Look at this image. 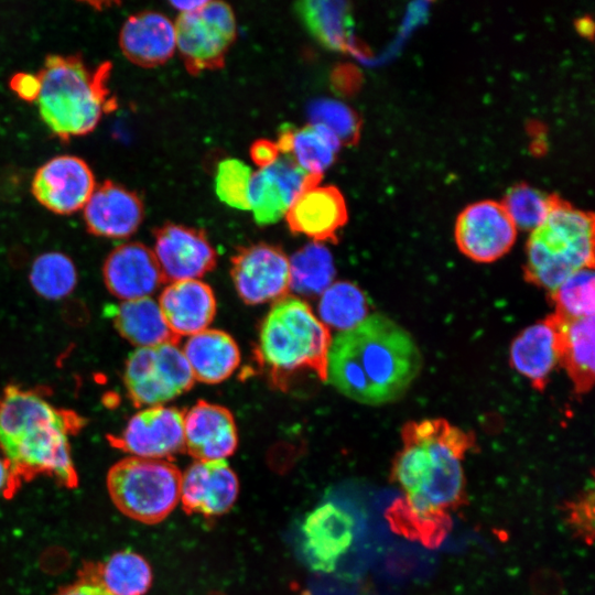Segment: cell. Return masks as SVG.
Instances as JSON below:
<instances>
[{
  "label": "cell",
  "instance_id": "39",
  "mask_svg": "<svg viewBox=\"0 0 595 595\" xmlns=\"http://www.w3.org/2000/svg\"><path fill=\"white\" fill-rule=\"evenodd\" d=\"M10 87L20 98L36 101L40 94V79L37 75L18 73L11 78Z\"/></svg>",
  "mask_w": 595,
  "mask_h": 595
},
{
  "label": "cell",
  "instance_id": "7",
  "mask_svg": "<svg viewBox=\"0 0 595 595\" xmlns=\"http://www.w3.org/2000/svg\"><path fill=\"white\" fill-rule=\"evenodd\" d=\"M181 480L178 468L166 459L129 456L109 468L106 486L121 513L154 524L165 519L178 504Z\"/></svg>",
  "mask_w": 595,
  "mask_h": 595
},
{
  "label": "cell",
  "instance_id": "4",
  "mask_svg": "<svg viewBox=\"0 0 595 595\" xmlns=\"http://www.w3.org/2000/svg\"><path fill=\"white\" fill-rule=\"evenodd\" d=\"M109 62L90 69L78 56L48 55L37 74L41 118L56 136L68 139L91 132L113 106L107 82Z\"/></svg>",
  "mask_w": 595,
  "mask_h": 595
},
{
  "label": "cell",
  "instance_id": "37",
  "mask_svg": "<svg viewBox=\"0 0 595 595\" xmlns=\"http://www.w3.org/2000/svg\"><path fill=\"white\" fill-rule=\"evenodd\" d=\"M250 167L237 159H226L217 166L215 191L219 199L238 209L248 210Z\"/></svg>",
  "mask_w": 595,
  "mask_h": 595
},
{
  "label": "cell",
  "instance_id": "26",
  "mask_svg": "<svg viewBox=\"0 0 595 595\" xmlns=\"http://www.w3.org/2000/svg\"><path fill=\"white\" fill-rule=\"evenodd\" d=\"M104 313L118 333L138 347L180 340L166 325L159 303L150 296L107 304Z\"/></svg>",
  "mask_w": 595,
  "mask_h": 595
},
{
  "label": "cell",
  "instance_id": "22",
  "mask_svg": "<svg viewBox=\"0 0 595 595\" xmlns=\"http://www.w3.org/2000/svg\"><path fill=\"white\" fill-rule=\"evenodd\" d=\"M119 46L122 54L138 66H160L172 57L176 48L174 24L159 12L136 13L122 24Z\"/></svg>",
  "mask_w": 595,
  "mask_h": 595
},
{
  "label": "cell",
  "instance_id": "32",
  "mask_svg": "<svg viewBox=\"0 0 595 595\" xmlns=\"http://www.w3.org/2000/svg\"><path fill=\"white\" fill-rule=\"evenodd\" d=\"M366 294L356 284L340 281L331 284L318 303V312L324 325L346 331L363 322L368 314Z\"/></svg>",
  "mask_w": 595,
  "mask_h": 595
},
{
  "label": "cell",
  "instance_id": "33",
  "mask_svg": "<svg viewBox=\"0 0 595 595\" xmlns=\"http://www.w3.org/2000/svg\"><path fill=\"white\" fill-rule=\"evenodd\" d=\"M30 282L42 298L60 300L74 290L77 283V271L74 262L66 255L46 252L33 261Z\"/></svg>",
  "mask_w": 595,
  "mask_h": 595
},
{
  "label": "cell",
  "instance_id": "31",
  "mask_svg": "<svg viewBox=\"0 0 595 595\" xmlns=\"http://www.w3.org/2000/svg\"><path fill=\"white\" fill-rule=\"evenodd\" d=\"M289 266L290 289L305 296L323 293L335 277L332 253L316 241L305 245L293 253L289 259Z\"/></svg>",
  "mask_w": 595,
  "mask_h": 595
},
{
  "label": "cell",
  "instance_id": "12",
  "mask_svg": "<svg viewBox=\"0 0 595 595\" xmlns=\"http://www.w3.org/2000/svg\"><path fill=\"white\" fill-rule=\"evenodd\" d=\"M517 237V228L501 203L480 201L468 205L455 224L459 250L476 262H493L505 256Z\"/></svg>",
  "mask_w": 595,
  "mask_h": 595
},
{
  "label": "cell",
  "instance_id": "27",
  "mask_svg": "<svg viewBox=\"0 0 595 595\" xmlns=\"http://www.w3.org/2000/svg\"><path fill=\"white\" fill-rule=\"evenodd\" d=\"M183 354L194 379L205 383L226 380L240 363V351L234 338L218 329H205L192 335Z\"/></svg>",
  "mask_w": 595,
  "mask_h": 595
},
{
  "label": "cell",
  "instance_id": "28",
  "mask_svg": "<svg viewBox=\"0 0 595 595\" xmlns=\"http://www.w3.org/2000/svg\"><path fill=\"white\" fill-rule=\"evenodd\" d=\"M283 154H289L306 172L322 175L336 160L339 140L327 129L307 125L300 129L284 126L275 142Z\"/></svg>",
  "mask_w": 595,
  "mask_h": 595
},
{
  "label": "cell",
  "instance_id": "24",
  "mask_svg": "<svg viewBox=\"0 0 595 595\" xmlns=\"http://www.w3.org/2000/svg\"><path fill=\"white\" fill-rule=\"evenodd\" d=\"M558 363V336L552 314L523 329L511 344V366L537 390H544Z\"/></svg>",
  "mask_w": 595,
  "mask_h": 595
},
{
  "label": "cell",
  "instance_id": "11",
  "mask_svg": "<svg viewBox=\"0 0 595 595\" xmlns=\"http://www.w3.org/2000/svg\"><path fill=\"white\" fill-rule=\"evenodd\" d=\"M184 412L171 407H148L130 418L109 442L130 456L164 459L185 450Z\"/></svg>",
  "mask_w": 595,
  "mask_h": 595
},
{
  "label": "cell",
  "instance_id": "2",
  "mask_svg": "<svg viewBox=\"0 0 595 595\" xmlns=\"http://www.w3.org/2000/svg\"><path fill=\"white\" fill-rule=\"evenodd\" d=\"M422 366L412 336L382 314L339 332L327 356V379L344 396L378 405L399 399Z\"/></svg>",
  "mask_w": 595,
  "mask_h": 595
},
{
  "label": "cell",
  "instance_id": "38",
  "mask_svg": "<svg viewBox=\"0 0 595 595\" xmlns=\"http://www.w3.org/2000/svg\"><path fill=\"white\" fill-rule=\"evenodd\" d=\"M569 520L573 528L583 538L593 537V490L584 493L575 501L569 505Z\"/></svg>",
  "mask_w": 595,
  "mask_h": 595
},
{
  "label": "cell",
  "instance_id": "29",
  "mask_svg": "<svg viewBox=\"0 0 595 595\" xmlns=\"http://www.w3.org/2000/svg\"><path fill=\"white\" fill-rule=\"evenodd\" d=\"M294 10L311 35L323 46L345 51L350 37V8L344 1L304 0Z\"/></svg>",
  "mask_w": 595,
  "mask_h": 595
},
{
  "label": "cell",
  "instance_id": "13",
  "mask_svg": "<svg viewBox=\"0 0 595 595\" xmlns=\"http://www.w3.org/2000/svg\"><path fill=\"white\" fill-rule=\"evenodd\" d=\"M322 175L304 171L289 154L252 174L249 206L259 225L278 221L295 198L318 185Z\"/></svg>",
  "mask_w": 595,
  "mask_h": 595
},
{
  "label": "cell",
  "instance_id": "8",
  "mask_svg": "<svg viewBox=\"0 0 595 595\" xmlns=\"http://www.w3.org/2000/svg\"><path fill=\"white\" fill-rule=\"evenodd\" d=\"M123 380L136 407L162 405L190 390L194 376L174 343L137 347L128 356Z\"/></svg>",
  "mask_w": 595,
  "mask_h": 595
},
{
  "label": "cell",
  "instance_id": "18",
  "mask_svg": "<svg viewBox=\"0 0 595 595\" xmlns=\"http://www.w3.org/2000/svg\"><path fill=\"white\" fill-rule=\"evenodd\" d=\"M108 291L128 301L150 296L164 279L153 250L140 242H127L115 248L102 268Z\"/></svg>",
  "mask_w": 595,
  "mask_h": 595
},
{
  "label": "cell",
  "instance_id": "16",
  "mask_svg": "<svg viewBox=\"0 0 595 595\" xmlns=\"http://www.w3.org/2000/svg\"><path fill=\"white\" fill-rule=\"evenodd\" d=\"M353 517L339 506L326 502L304 520L303 553L313 571L329 573L348 551L354 540Z\"/></svg>",
  "mask_w": 595,
  "mask_h": 595
},
{
  "label": "cell",
  "instance_id": "42",
  "mask_svg": "<svg viewBox=\"0 0 595 595\" xmlns=\"http://www.w3.org/2000/svg\"><path fill=\"white\" fill-rule=\"evenodd\" d=\"M20 484L13 476L8 462L0 456V494L3 496L12 495Z\"/></svg>",
  "mask_w": 595,
  "mask_h": 595
},
{
  "label": "cell",
  "instance_id": "3",
  "mask_svg": "<svg viewBox=\"0 0 595 595\" xmlns=\"http://www.w3.org/2000/svg\"><path fill=\"white\" fill-rule=\"evenodd\" d=\"M83 425L78 414L54 407L34 390L12 385L0 397V454L19 484L47 474L77 486L69 436Z\"/></svg>",
  "mask_w": 595,
  "mask_h": 595
},
{
  "label": "cell",
  "instance_id": "43",
  "mask_svg": "<svg viewBox=\"0 0 595 595\" xmlns=\"http://www.w3.org/2000/svg\"><path fill=\"white\" fill-rule=\"evenodd\" d=\"M206 1H172L171 6L182 12H190L202 7Z\"/></svg>",
  "mask_w": 595,
  "mask_h": 595
},
{
  "label": "cell",
  "instance_id": "17",
  "mask_svg": "<svg viewBox=\"0 0 595 595\" xmlns=\"http://www.w3.org/2000/svg\"><path fill=\"white\" fill-rule=\"evenodd\" d=\"M239 482L225 459L196 461L182 475L181 501L188 513L218 516L235 504Z\"/></svg>",
  "mask_w": 595,
  "mask_h": 595
},
{
  "label": "cell",
  "instance_id": "20",
  "mask_svg": "<svg viewBox=\"0 0 595 595\" xmlns=\"http://www.w3.org/2000/svg\"><path fill=\"white\" fill-rule=\"evenodd\" d=\"M143 213L140 197L112 181L96 186L84 206L88 231L111 239L131 236L139 228Z\"/></svg>",
  "mask_w": 595,
  "mask_h": 595
},
{
  "label": "cell",
  "instance_id": "23",
  "mask_svg": "<svg viewBox=\"0 0 595 595\" xmlns=\"http://www.w3.org/2000/svg\"><path fill=\"white\" fill-rule=\"evenodd\" d=\"M158 303L166 325L178 338L205 331L217 306L212 288L197 279L171 282Z\"/></svg>",
  "mask_w": 595,
  "mask_h": 595
},
{
  "label": "cell",
  "instance_id": "19",
  "mask_svg": "<svg viewBox=\"0 0 595 595\" xmlns=\"http://www.w3.org/2000/svg\"><path fill=\"white\" fill-rule=\"evenodd\" d=\"M183 420L185 450L197 461L224 459L236 451L237 428L227 408L199 400Z\"/></svg>",
  "mask_w": 595,
  "mask_h": 595
},
{
  "label": "cell",
  "instance_id": "15",
  "mask_svg": "<svg viewBox=\"0 0 595 595\" xmlns=\"http://www.w3.org/2000/svg\"><path fill=\"white\" fill-rule=\"evenodd\" d=\"M154 237L153 253L164 282L194 280L216 266L217 253L201 229L169 223Z\"/></svg>",
  "mask_w": 595,
  "mask_h": 595
},
{
  "label": "cell",
  "instance_id": "5",
  "mask_svg": "<svg viewBox=\"0 0 595 595\" xmlns=\"http://www.w3.org/2000/svg\"><path fill=\"white\" fill-rule=\"evenodd\" d=\"M332 337L309 304L293 298L278 300L259 333L257 357L278 383L288 375L310 369L327 380V356Z\"/></svg>",
  "mask_w": 595,
  "mask_h": 595
},
{
  "label": "cell",
  "instance_id": "41",
  "mask_svg": "<svg viewBox=\"0 0 595 595\" xmlns=\"http://www.w3.org/2000/svg\"><path fill=\"white\" fill-rule=\"evenodd\" d=\"M55 595H111L95 581H80L64 587Z\"/></svg>",
  "mask_w": 595,
  "mask_h": 595
},
{
  "label": "cell",
  "instance_id": "36",
  "mask_svg": "<svg viewBox=\"0 0 595 595\" xmlns=\"http://www.w3.org/2000/svg\"><path fill=\"white\" fill-rule=\"evenodd\" d=\"M307 116L311 125L327 129L340 144H350L358 139V116L340 101L326 98L313 100L307 108Z\"/></svg>",
  "mask_w": 595,
  "mask_h": 595
},
{
  "label": "cell",
  "instance_id": "25",
  "mask_svg": "<svg viewBox=\"0 0 595 595\" xmlns=\"http://www.w3.org/2000/svg\"><path fill=\"white\" fill-rule=\"evenodd\" d=\"M556 327L559 363L576 392L585 393L594 382V316L569 318L552 314Z\"/></svg>",
  "mask_w": 595,
  "mask_h": 595
},
{
  "label": "cell",
  "instance_id": "1",
  "mask_svg": "<svg viewBox=\"0 0 595 595\" xmlns=\"http://www.w3.org/2000/svg\"><path fill=\"white\" fill-rule=\"evenodd\" d=\"M401 437L391 477L405 497L392 506L389 519L400 533L435 545L445 536L448 512L464 501L462 462L475 437L444 419L408 422Z\"/></svg>",
  "mask_w": 595,
  "mask_h": 595
},
{
  "label": "cell",
  "instance_id": "30",
  "mask_svg": "<svg viewBox=\"0 0 595 595\" xmlns=\"http://www.w3.org/2000/svg\"><path fill=\"white\" fill-rule=\"evenodd\" d=\"M153 580L149 562L140 554L122 550L111 554L91 581L111 595H144Z\"/></svg>",
  "mask_w": 595,
  "mask_h": 595
},
{
  "label": "cell",
  "instance_id": "21",
  "mask_svg": "<svg viewBox=\"0 0 595 595\" xmlns=\"http://www.w3.org/2000/svg\"><path fill=\"white\" fill-rule=\"evenodd\" d=\"M285 219L293 234L305 235L316 242H336L348 213L337 187L315 186L295 198L285 213Z\"/></svg>",
  "mask_w": 595,
  "mask_h": 595
},
{
  "label": "cell",
  "instance_id": "40",
  "mask_svg": "<svg viewBox=\"0 0 595 595\" xmlns=\"http://www.w3.org/2000/svg\"><path fill=\"white\" fill-rule=\"evenodd\" d=\"M279 153L277 143L267 139L255 141L250 148L252 161L261 169L271 165L279 158Z\"/></svg>",
  "mask_w": 595,
  "mask_h": 595
},
{
  "label": "cell",
  "instance_id": "14",
  "mask_svg": "<svg viewBox=\"0 0 595 595\" xmlns=\"http://www.w3.org/2000/svg\"><path fill=\"white\" fill-rule=\"evenodd\" d=\"M96 187L89 165L75 155H58L41 165L32 180V194L48 210L73 214L86 205Z\"/></svg>",
  "mask_w": 595,
  "mask_h": 595
},
{
  "label": "cell",
  "instance_id": "34",
  "mask_svg": "<svg viewBox=\"0 0 595 595\" xmlns=\"http://www.w3.org/2000/svg\"><path fill=\"white\" fill-rule=\"evenodd\" d=\"M595 279L593 269H582L571 274L552 293L555 312L569 318L594 316Z\"/></svg>",
  "mask_w": 595,
  "mask_h": 595
},
{
  "label": "cell",
  "instance_id": "35",
  "mask_svg": "<svg viewBox=\"0 0 595 595\" xmlns=\"http://www.w3.org/2000/svg\"><path fill=\"white\" fill-rule=\"evenodd\" d=\"M555 198L528 184H517L501 204L517 229L533 230L544 220Z\"/></svg>",
  "mask_w": 595,
  "mask_h": 595
},
{
  "label": "cell",
  "instance_id": "9",
  "mask_svg": "<svg viewBox=\"0 0 595 595\" xmlns=\"http://www.w3.org/2000/svg\"><path fill=\"white\" fill-rule=\"evenodd\" d=\"M174 29L176 47L193 75L221 68L237 33L232 9L223 1L181 12Z\"/></svg>",
  "mask_w": 595,
  "mask_h": 595
},
{
  "label": "cell",
  "instance_id": "6",
  "mask_svg": "<svg viewBox=\"0 0 595 595\" xmlns=\"http://www.w3.org/2000/svg\"><path fill=\"white\" fill-rule=\"evenodd\" d=\"M524 279L552 293L574 272L594 267V217L555 198L527 242Z\"/></svg>",
  "mask_w": 595,
  "mask_h": 595
},
{
  "label": "cell",
  "instance_id": "10",
  "mask_svg": "<svg viewBox=\"0 0 595 595\" xmlns=\"http://www.w3.org/2000/svg\"><path fill=\"white\" fill-rule=\"evenodd\" d=\"M230 274L240 299L251 305L280 300L290 289L288 257L264 242L239 248L231 257Z\"/></svg>",
  "mask_w": 595,
  "mask_h": 595
}]
</instances>
